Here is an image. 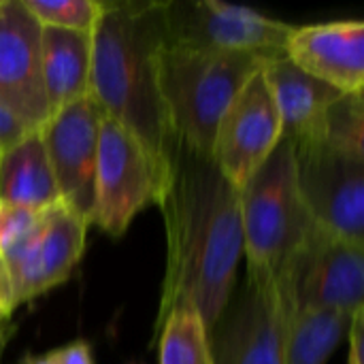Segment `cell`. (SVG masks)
Wrapping results in <instances>:
<instances>
[{
	"label": "cell",
	"mask_w": 364,
	"mask_h": 364,
	"mask_svg": "<svg viewBox=\"0 0 364 364\" xmlns=\"http://www.w3.org/2000/svg\"><path fill=\"white\" fill-rule=\"evenodd\" d=\"M239 209L247 269L282 279L316 228L299 194L292 141L282 139L239 190Z\"/></svg>",
	"instance_id": "277c9868"
},
{
	"label": "cell",
	"mask_w": 364,
	"mask_h": 364,
	"mask_svg": "<svg viewBox=\"0 0 364 364\" xmlns=\"http://www.w3.org/2000/svg\"><path fill=\"white\" fill-rule=\"evenodd\" d=\"M0 203L45 211L60 203L55 179L38 130L28 132L0 156Z\"/></svg>",
	"instance_id": "e0dca14e"
},
{
	"label": "cell",
	"mask_w": 364,
	"mask_h": 364,
	"mask_svg": "<svg viewBox=\"0 0 364 364\" xmlns=\"http://www.w3.org/2000/svg\"><path fill=\"white\" fill-rule=\"evenodd\" d=\"M87 222L62 203L45 209L36 228L0 264L9 284L11 311L66 284L83 258Z\"/></svg>",
	"instance_id": "9c48e42d"
},
{
	"label": "cell",
	"mask_w": 364,
	"mask_h": 364,
	"mask_svg": "<svg viewBox=\"0 0 364 364\" xmlns=\"http://www.w3.org/2000/svg\"><path fill=\"white\" fill-rule=\"evenodd\" d=\"M0 156H2V149H0Z\"/></svg>",
	"instance_id": "f1b7e54d"
},
{
	"label": "cell",
	"mask_w": 364,
	"mask_h": 364,
	"mask_svg": "<svg viewBox=\"0 0 364 364\" xmlns=\"http://www.w3.org/2000/svg\"><path fill=\"white\" fill-rule=\"evenodd\" d=\"M164 2H100L90 34V94L102 115L126 128L166 177L173 136L160 94Z\"/></svg>",
	"instance_id": "7a4b0ae2"
},
{
	"label": "cell",
	"mask_w": 364,
	"mask_h": 364,
	"mask_svg": "<svg viewBox=\"0 0 364 364\" xmlns=\"http://www.w3.org/2000/svg\"><path fill=\"white\" fill-rule=\"evenodd\" d=\"M162 183L164 177L143 145L117 122L102 117L90 226L119 239L141 211L158 203Z\"/></svg>",
	"instance_id": "8992f818"
},
{
	"label": "cell",
	"mask_w": 364,
	"mask_h": 364,
	"mask_svg": "<svg viewBox=\"0 0 364 364\" xmlns=\"http://www.w3.org/2000/svg\"><path fill=\"white\" fill-rule=\"evenodd\" d=\"M290 309L275 277L250 271L209 331L213 364H284Z\"/></svg>",
	"instance_id": "ba28073f"
},
{
	"label": "cell",
	"mask_w": 364,
	"mask_h": 364,
	"mask_svg": "<svg viewBox=\"0 0 364 364\" xmlns=\"http://www.w3.org/2000/svg\"><path fill=\"white\" fill-rule=\"evenodd\" d=\"M58 364H96L92 346L87 341H70L60 350L51 352Z\"/></svg>",
	"instance_id": "cb8c5ba5"
},
{
	"label": "cell",
	"mask_w": 364,
	"mask_h": 364,
	"mask_svg": "<svg viewBox=\"0 0 364 364\" xmlns=\"http://www.w3.org/2000/svg\"><path fill=\"white\" fill-rule=\"evenodd\" d=\"M21 4L41 28L79 34H92L100 15V2L96 0H21Z\"/></svg>",
	"instance_id": "44dd1931"
},
{
	"label": "cell",
	"mask_w": 364,
	"mask_h": 364,
	"mask_svg": "<svg viewBox=\"0 0 364 364\" xmlns=\"http://www.w3.org/2000/svg\"><path fill=\"white\" fill-rule=\"evenodd\" d=\"M292 145L299 194L314 226L364 247V158L322 141Z\"/></svg>",
	"instance_id": "52a82bcc"
},
{
	"label": "cell",
	"mask_w": 364,
	"mask_h": 364,
	"mask_svg": "<svg viewBox=\"0 0 364 364\" xmlns=\"http://www.w3.org/2000/svg\"><path fill=\"white\" fill-rule=\"evenodd\" d=\"M102 117L100 107L90 94L58 109L38 128L60 203L87 224L94 209L98 132Z\"/></svg>",
	"instance_id": "8fae6325"
},
{
	"label": "cell",
	"mask_w": 364,
	"mask_h": 364,
	"mask_svg": "<svg viewBox=\"0 0 364 364\" xmlns=\"http://www.w3.org/2000/svg\"><path fill=\"white\" fill-rule=\"evenodd\" d=\"M164 43L188 49L284 55L292 26L250 6L220 0L164 2Z\"/></svg>",
	"instance_id": "5b68a950"
},
{
	"label": "cell",
	"mask_w": 364,
	"mask_h": 364,
	"mask_svg": "<svg viewBox=\"0 0 364 364\" xmlns=\"http://www.w3.org/2000/svg\"><path fill=\"white\" fill-rule=\"evenodd\" d=\"M284 55L309 77L341 94H363L364 21L337 19L292 26Z\"/></svg>",
	"instance_id": "5bb4252c"
},
{
	"label": "cell",
	"mask_w": 364,
	"mask_h": 364,
	"mask_svg": "<svg viewBox=\"0 0 364 364\" xmlns=\"http://www.w3.org/2000/svg\"><path fill=\"white\" fill-rule=\"evenodd\" d=\"M320 141L364 158V107L363 94H341L326 113Z\"/></svg>",
	"instance_id": "ffe728a7"
},
{
	"label": "cell",
	"mask_w": 364,
	"mask_h": 364,
	"mask_svg": "<svg viewBox=\"0 0 364 364\" xmlns=\"http://www.w3.org/2000/svg\"><path fill=\"white\" fill-rule=\"evenodd\" d=\"M292 311L354 316L364 303V247L314 228L292 269L275 279Z\"/></svg>",
	"instance_id": "30bf717a"
},
{
	"label": "cell",
	"mask_w": 364,
	"mask_h": 364,
	"mask_svg": "<svg viewBox=\"0 0 364 364\" xmlns=\"http://www.w3.org/2000/svg\"><path fill=\"white\" fill-rule=\"evenodd\" d=\"M262 70L279 113L282 139L292 143L320 141L326 113L341 92L309 77L286 55L267 60Z\"/></svg>",
	"instance_id": "9a60e30c"
},
{
	"label": "cell",
	"mask_w": 364,
	"mask_h": 364,
	"mask_svg": "<svg viewBox=\"0 0 364 364\" xmlns=\"http://www.w3.org/2000/svg\"><path fill=\"white\" fill-rule=\"evenodd\" d=\"M90 34L41 28V77L49 115L90 96Z\"/></svg>",
	"instance_id": "2e32d148"
},
{
	"label": "cell",
	"mask_w": 364,
	"mask_h": 364,
	"mask_svg": "<svg viewBox=\"0 0 364 364\" xmlns=\"http://www.w3.org/2000/svg\"><path fill=\"white\" fill-rule=\"evenodd\" d=\"M134 364H139V363H134Z\"/></svg>",
	"instance_id": "f546056e"
},
{
	"label": "cell",
	"mask_w": 364,
	"mask_h": 364,
	"mask_svg": "<svg viewBox=\"0 0 364 364\" xmlns=\"http://www.w3.org/2000/svg\"><path fill=\"white\" fill-rule=\"evenodd\" d=\"M28 132H32L28 126H23L11 111H6L0 105V149H9L17 141H21Z\"/></svg>",
	"instance_id": "603a6c76"
},
{
	"label": "cell",
	"mask_w": 364,
	"mask_h": 364,
	"mask_svg": "<svg viewBox=\"0 0 364 364\" xmlns=\"http://www.w3.org/2000/svg\"><path fill=\"white\" fill-rule=\"evenodd\" d=\"M19 364H58L55 363V358H53V354L51 352H47V354H26Z\"/></svg>",
	"instance_id": "83f0119b"
},
{
	"label": "cell",
	"mask_w": 364,
	"mask_h": 364,
	"mask_svg": "<svg viewBox=\"0 0 364 364\" xmlns=\"http://www.w3.org/2000/svg\"><path fill=\"white\" fill-rule=\"evenodd\" d=\"M267 58L173 47L160 53V94L173 141L200 154L211 151L215 128Z\"/></svg>",
	"instance_id": "3957f363"
},
{
	"label": "cell",
	"mask_w": 364,
	"mask_h": 364,
	"mask_svg": "<svg viewBox=\"0 0 364 364\" xmlns=\"http://www.w3.org/2000/svg\"><path fill=\"white\" fill-rule=\"evenodd\" d=\"M160 364H213L209 331L192 307L173 309L154 331Z\"/></svg>",
	"instance_id": "d6986e66"
},
{
	"label": "cell",
	"mask_w": 364,
	"mask_h": 364,
	"mask_svg": "<svg viewBox=\"0 0 364 364\" xmlns=\"http://www.w3.org/2000/svg\"><path fill=\"white\" fill-rule=\"evenodd\" d=\"M0 105L38 130L49 117L41 77V26L21 0H0Z\"/></svg>",
	"instance_id": "4fadbf2b"
},
{
	"label": "cell",
	"mask_w": 364,
	"mask_h": 364,
	"mask_svg": "<svg viewBox=\"0 0 364 364\" xmlns=\"http://www.w3.org/2000/svg\"><path fill=\"white\" fill-rule=\"evenodd\" d=\"M11 301H9V284H6V275L4 269L0 264V328L9 322L11 318Z\"/></svg>",
	"instance_id": "484cf974"
},
{
	"label": "cell",
	"mask_w": 364,
	"mask_h": 364,
	"mask_svg": "<svg viewBox=\"0 0 364 364\" xmlns=\"http://www.w3.org/2000/svg\"><path fill=\"white\" fill-rule=\"evenodd\" d=\"M282 141V122L260 68L222 115L211 143V160L241 190Z\"/></svg>",
	"instance_id": "7c38bea8"
},
{
	"label": "cell",
	"mask_w": 364,
	"mask_h": 364,
	"mask_svg": "<svg viewBox=\"0 0 364 364\" xmlns=\"http://www.w3.org/2000/svg\"><path fill=\"white\" fill-rule=\"evenodd\" d=\"M15 326L11 324V322H6L2 328H0V364H2V356H4V352H6V348H9V343H11V339H13V335H15Z\"/></svg>",
	"instance_id": "4316f807"
},
{
	"label": "cell",
	"mask_w": 364,
	"mask_h": 364,
	"mask_svg": "<svg viewBox=\"0 0 364 364\" xmlns=\"http://www.w3.org/2000/svg\"><path fill=\"white\" fill-rule=\"evenodd\" d=\"M348 337H350V354H348V364H363V358H364L363 326L354 324V326L350 328Z\"/></svg>",
	"instance_id": "d4e9b609"
},
{
	"label": "cell",
	"mask_w": 364,
	"mask_h": 364,
	"mask_svg": "<svg viewBox=\"0 0 364 364\" xmlns=\"http://www.w3.org/2000/svg\"><path fill=\"white\" fill-rule=\"evenodd\" d=\"M350 320L337 311H292L284 364H326L350 331Z\"/></svg>",
	"instance_id": "ac0fdd59"
},
{
	"label": "cell",
	"mask_w": 364,
	"mask_h": 364,
	"mask_svg": "<svg viewBox=\"0 0 364 364\" xmlns=\"http://www.w3.org/2000/svg\"><path fill=\"white\" fill-rule=\"evenodd\" d=\"M158 209L166 230V269L154 331L177 307L200 314L207 331L237 290L243 258L239 190L211 156L173 141Z\"/></svg>",
	"instance_id": "6da1fadb"
},
{
	"label": "cell",
	"mask_w": 364,
	"mask_h": 364,
	"mask_svg": "<svg viewBox=\"0 0 364 364\" xmlns=\"http://www.w3.org/2000/svg\"><path fill=\"white\" fill-rule=\"evenodd\" d=\"M43 211L0 203V258L13 252L41 222Z\"/></svg>",
	"instance_id": "7402d4cb"
}]
</instances>
